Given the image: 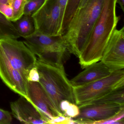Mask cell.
Returning a JSON list of instances; mask_svg holds the SVG:
<instances>
[{
	"label": "cell",
	"mask_w": 124,
	"mask_h": 124,
	"mask_svg": "<svg viewBox=\"0 0 124 124\" xmlns=\"http://www.w3.org/2000/svg\"><path fill=\"white\" fill-rule=\"evenodd\" d=\"M0 78L12 91L30 101L27 93V79L20 71L0 60Z\"/></svg>",
	"instance_id": "cell-12"
},
{
	"label": "cell",
	"mask_w": 124,
	"mask_h": 124,
	"mask_svg": "<svg viewBox=\"0 0 124 124\" xmlns=\"http://www.w3.org/2000/svg\"><path fill=\"white\" fill-rule=\"evenodd\" d=\"M101 103L117 104L124 106V87L114 90L82 105Z\"/></svg>",
	"instance_id": "cell-14"
},
{
	"label": "cell",
	"mask_w": 124,
	"mask_h": 124,
	"mask_svg": "<svg viewBox=\"0 0 124 124\" xmlns=\"http://www.w3.org/2000/svg\"><path fill=\"white\" fill-rule=\"evenodd\" d=\"M37 58L23 42L17 39H0V60L20 71L27 79Z\"/></svg>",
	"instance_id": "cell-5"
},
{
	"label": "cell",
	"mask_w": 124,
	"mask_h": 124,
	"mask_svg": "<svg viewBox=\"0 0 124 124\" xmlns=\"http://www.w3.org/2000/svg\"><path fill=\"white\" fill-rule=\"evenodd\" d=\"M79 114L72 118L74 124H91L106 119L118 113L124 106L117 104L101 103L78 106Z\"/></svg>",
	"instance_id": "cell-9"
},
{
	"label": "cell",
	"mask_w": 124,
	"mask_h": 124,
	"mask_svg": "<svg viewBox=\"0 0 124 124\" xmlns=\"http://www.w3.org/2000/svg\"><path fill=\"white\" fill-rule=\"evenodd\" d=\"M82 0H68L61 29V34H64L69 26Z\"/></svg>",
	"instance_id": "cell-16"
},
{
	"label": "cell",
	"mask_w": 124,
	"mask_h": 124,
	"mask_svg": "<svg viewBox=\"0 0 124 124\" xmlns=\"http://www.w3.org/2000/svg\"><path fill=\"white\" fill-rule=\"evenodd\" d=\"M31 16L35 31L50 36L61 35L62 22L58 0H45Z\"/></svg>",
	"instance_id": "cell-7"
},
{
	"label": "cell",
	"mask_w": 124,
	"mask_h": 124,
	"mask_svg": "<svg viewBox=\"0 0 124 124\" xmlns=\"http://www.w3.org/2000/svg\"><path fill=\"white\" fill-rule=\"evenodd\" d=\"M27 93L30 102L37 108L47 124L50 120L58 116L54 106L39 83L28 81Z\"/></svg>",
	"instance_id": "cell-11"
},
{
	"label": "cell",
	"mask_w": 124,
	"mask_h": 124,
	"mask_svg": "<svg viewBox=\"0 0 124 124\" xmlns=\"http://www.w3.org/2000/svg\"><path fill=\"white\" fill-rule=\"evenodd\" d=\"M16 26L0 12V39L21 37Z\"/></svg>",
	"instance_id": "cell-15"
},
{
	"label": "cell",
	"mask_w": 124,
	"mask_h": 124,
	"mask_svg": "<svg viewBox=\"0 0 124 124\" xmlns=\"http://www.w3.org/2000/svg\"><path fill=\"white\" fill-rule=\"evenodd\" d=\"M104 0H90L79 9L62 35L70 53L79 57L89 40L100 16Z\"/></svg>",
	"instance_id": "cell-2"
},
{
	"label": "cell",
	"mask_w": 124,
	"mask_h": 124,
	"mask_svg": "<svg viewBox=\"0 0 124 124\" xmlns=\"http://www.w3.org/2000/svg\"><path fill=\"white\" fill-rule=\"evenodd\" d=\"M112 71L102 62L90 65L70 80L73 87L84 85L110 75Z\"/></svg>",
	"instance_id": "cell-13"
},
{
	"label": "cell",
	"mask_w": 124,
	"mask_h": 124,
	"mask_svg": "<svg viewBox=\"0 0 124 124\" xmlns=\"http://www.w3.org/2000/svg\"><path fill=\"white\" fill-rule=\"evenodd\" d=\"M13 120L11 113L0 108V124H10Z\"/></svg>",
	"instance_id": "cell-24"
},
{
	"label": "cell",
	"mask_w": 124,
	"mask_h": 124,
	"mask_svg": "<svg viewBox=\"0 0 124 124\" xmlns=\"http://www.w3.org/2000/svg\"><path fill=\"white\" fill-rule=\"evenodd\" d=\"M10 106L12 115L21 123L47 124L37 108L23 96L11 102Z\"/></svg>",
	"instance_id": "cell-10"
},
{
	"label": "cell",
	"mask_w": 124,
	"mask_h": 124,
	"mask_svg": "<svg viewBox=\"0 0 124 124\" xmlns=\"http://www.w3.org/2000/svg\"><path fill=\"white\" fill-rule=\"evenodd\" d=\"M0 3L8 4V0H0Z\"/></svg>",
	"instance_id": "cell-30"
},
{
	"label": "cell",
	"mask_w": 124,
	"mask_h": 124,
	"mask_svg": "<svg viewBox=\"0 0 124 124\" xmlns=\"http://www.w3.org/2000/svg\"><path fill=\"white\" fill-rule=\"evenodd\" d=\"M116 3H118L123 11L124 12V0H116Z\"/></svg>",
	"instance_id": "cell-27"
},
{
	"label": "cell",
	"mask_w": 124,
	"mask_h": 124,
	"mask_svg": "<svg viewBox=\"0 0 124 124\" xmlns=\"http://www.w3.org/2000/svg\"><path fill=\"white\" fill-rule=\"evenodd\" d=\"M39 75L37 67L35 66L31 69L27 78L28 81L39 82Z\"/></svg>",
	"instance_id": "cell-25"
},
{
	"label": "cell",
	"mask_w": 124,
	"mask_h": 124,
	"mask_svg": "<svg viewBox=\"0 0 124 124\" xmlns=\"http://www.w3.org/2000/svg\"><path fill=\"white\" fill-rule=\"evenodd\" d=\"M45 0H30L27 2L24 8L23 15L31 16L43 4Z\"/></svg>",
	"instance_id": "cell-19"
},
{
	"label": "cell",
	"mask_w": 124,
	"mask_h": 124,
	"mask_svg": "<svg viewBox=\"0 0 124 124\" xmlns=\"http://www.w3.org/2000/svg\"><path fill=\"white\" fill-rule=\"evenodd\" d=\"M14 0H8V4L12 6L13 2Z\"/></svg>",
	"instance_id": "cell-31"
},
{
	"label": "cell",
	"mask_w": 124,
	"mask_h": 124,
	"mask_svg": "<svg viewBox=\"0 0 124 124\" xmlns=\"http://www.w3.org/2000/svg\"><path fill=\"white\" fill-rule=\"evenodd\" d=\"M50 124H74V121L72 117L64 115H58L53 117L48 122Z\"/></svg>",
	"instance_id": "cell-21"
},
{
	"label": "cell",
	"mask_w": 124,
	"mask_h": 124,
	"mask_svg": "<svg viewBox=\"0 0 124 124\" xmlns=\"http://www.w3.org/2000/svg\"><path fill=\"white\" fill-rule=\"evenodd\" d=\"M111 124H124V118L113 122Z\"/></svg>",
	"instance_id": "cell-29"
},
{
	"label": "cell",
	"mask_w": 124,
	"mask_h": 124,
	"mask_svg": "<svg viewBox=\"0 0 124 124\" xmlns=\"http://www.w3.org/2000/svg\"><path fill=\"white\" fill-rule=\"evenodd\" d=\"M123 87L124 69L113 71L105 78L73 87L75 103L78 106L83 105Z\"/></svg>",
	"instance_id": "cell-6"
},
{
	"label": "cell",
	"mask_w": 124,
	"mask_h": 124,
	"mask_svg": "<svg viewBox=\"0 0 124 124\" xmlns=\"http://www.w3.org/2000/svg\"><path fill=\"white\" fill-rule=\"evenodd\" d=\"M89 0H82V2L80 3V5L79 7V9H80V8L85 7Z\"/></svg>",
	"instance_id": "cell-28"
},
{
	"label": "cell",
	"mask_w": 124,
	"mask_h": 124,
	"mask_svg": "<svg viewBox=\"0 0 124 124\" xmlns=\"http://www.w3.org/2000/svg\"><path fill=\"white\" fill-rule=\"evenodd\" d=\"M27 0H14L12 7L13 9L14 16L12 22H16L23 15L24 8Z\"/></svg>",
	"instance_id": "cell-20"
},
{
	"label": "cell",
	"mask_w": 124,
	"mask_h": 124,
	"mask_svg": "<svg viewBox=\"0 0 124 124\" xmlns=\"http://www.w3.org/2000/svg\"><path fill=\"white\" fill-rule=\"evenodd\" d=\"M16 22V27L21 37L24 38L35 32L34 20L31 16L23 15Z\"/></svg>",
	"instance_id": "cell-17"
},
{
	"label": "cell",
	"mask_w": 124,
	"mask_h": 124,
	"mask_svg": "<svg viewBox=\"0 0 124 124\" xmlns=\"http://www.w3.org/2000/svg\"><path fill=\"white\" fill-rule=\"evenodd\" d=\"M24 38V43L42 62L63 63L64 56L70 53L62 35L50 36L35 31Z\"/></svg>",
	"instance_id": "cell-4"
},
{
	"label": "cell",
	"mask_w": 124,
	"mask_h": 124,
	"mask_svg": "<svg viewBox=\"0 0 124 124\" xmlns=\"http://www.w3.org/2000/svg\"><path fill=\"white\" fill-rule=\"evenodd\" d=\"M124 117V108L122 109L118 113L106 119L95 121L91 123V124H111L113 122L116 121Z\"/></svg>",
	"instance_id": "cell-22"
},
{
	"label": "cell",
	"mask_w": 124,
	"mask_h": 124,
	"mask_svg": "<svg viewBox=\"0 0 124 124\" xmlns=\"http://www.w3.org/2000/svg\"><path fill=\"white\" fill-rule=\"evenodd\" d=\"M36 67L39 75V82L55 107L58 115H63L61 102L67 100L76 104L73 87L67 77L63 63H45L37 59Z\"/></svg>",
	"instance_id": "cell-3"
},
{
	"label": "cell",
	"mask_w": 124,
	"mask_h": 124,
	"mask_svg": "<svg viewBox=\"0 0 124 124\" xmlns=\"http://www.w3.org/2000/svg\"><path fill=\"white\" fill-rule=\"evenodd\" d=\"M60 109L63 115L72 118L76 117L79 114L78 106L67 100H64L61 102Z\"/></svg>",
	"instance_id": "cell-18"
},
{
	"label": "cell",
	"mask_w": 124,
	"mask_h": 124,
	"mask_svg": "<svg viewBox=\"0 0 124 124\" xmlns=\"http://www.w3.org/2000/svg\"><path fill=\"white\" fill-rule=\"evenodd\" d=\"M101 61L113 71L124 68V27L115 29L104 51Z\"/></svg>",
	"instance_id": "cell-8"
},
{
	"label": "cell",
	"mask_w": 124,
	"mask_h": 124,
	"mask_svg": "<svg viewBox=\"0 0 124 124\" xmlns=\"http://www.w3.org/2000/svg\"><path fill=\"white\" fill-rule=\"evenodd\" d=\"M116 0H104L89 40L78 57L82 69L101 60L105 48L120 18L116 13Z\"/></svg>",
	"instance_id": "cell-1"
},
{
	"label": "cell",
	"mask_w": 124,
	"mask_h": 124,
	"mask_svg": "<svg viewBox=\"0 0 124 124\" xmlns=\"http://www.w3.org/2000/svg\"><path fill=\"white\" fill-rule=\"evenodd\" d=\"M0 12L7 19L11 21L14 16L13 9L12 6L9 4L0 3Z\"/></svg>",
	"instance_id": "cell-23"
},
{
	"label": "cell",
	"mask_w": 124,
	"mask_h": 124,
	"mask_svg": "<svg viewBox=\"0 0 124 124\" xmlns=\"http://www.w3.org/2000/svg\"><path fill=\"white\" fill-rule=\"evenodd\" d=\"M67 0H58L59 5L60 8V13H61V20L62 23Z\"/></svg>",
	"instance_id": "cell-26"
},
{
	"label": "cell",
	"mask_w": 124,
	"mask_h": 124,
	"mask_svg": "<svg viewBox=\"0 0 124 124\" xmlns=\"http://www.w3.org/2000/svg\"><path fill=\"white\" fill-rule=\"evenodd\" d=\"M29 0H27V1H29Z\"/></svg>",
	"instance_id": "cell-32"
}]
</instances>
